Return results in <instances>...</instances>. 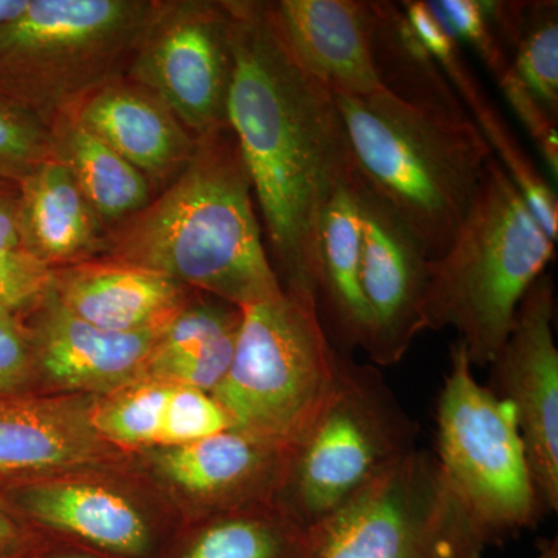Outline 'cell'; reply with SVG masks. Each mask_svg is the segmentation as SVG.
<instances>
[{
	"label": "cell",
	"instance_id": "cell-36",
	"mask_svg": "<svg viewBox=\"0 0 558 558\" xmlns=\"http://www.w3.org/2000/svg\"><path fill=\"white\" fill-rule=\"evenodd\" d=\"M27 7L28 0H0V25L16 20Z\"/></svg>",
	"mask_w": 558,
	"mask_h": 558
},
{
	"label": "cell",
	"instance_id": "cell-1",
	"mask_svg": "<svg viewBox=\"0 0 558 558\" xmlns=\"http://www.w3.org/2000/svg\"><path fill=\"white\" fill-rule=\"evenodd\" d=\"M229 126L240 145L282 289L317 300L323 211L354 171L336 97L296 64L269 2L227 0Z\"/></svg>",
	"mask_w": 558,
	"mask_h": 558
},
{
	"label": "cell",
	"instance_id": "cell-12",
	"mask_svg": "<svg viewBox=\"0 0 558 558\" xmlns=\"http://www.w3.org/2000/svg\"><path fill=\"white\" fill-rule=\"evenodd\" d=\"M354 186L363 227L362 290L369 312L365 352L376 365L391 366L424 330L422 303L432 259L395 209L355 170Z\"/></svg>",
	"mask_w": 558,
	"mask_h": 558
},
{
	"label": "cell",
	"instance_id": "cell-18",
	"mask_svg": "<svg viewBox=\"0 0 558 558\" xmlns=\"http://www.w3.org/2000/svg\"><path fill=\"white\" fill-rule=\"evenodd\" d=\"M51 292L70 314L113 332L163 328L189 301L174 279L105 258L53 270Z\"/></svg>",
	"mask_w": 558,
	"mask_h": 558
},
{
	"label": "cell",
	"instance_id": "cell-13",
	"mask_svg": "<svg viewBox=\"0 0 558 558\" xmlns=\"http://www.w3.org/2000/svg\"><path fill=\"white\" fill-rule=\"evenodd\" d=\"M35 351L38 374L62 388L117 392L140 384L163 328L113 332L70 314L51 289L22 315Z\"/></svg>",
	"mask_w": 558,
	"mask_h": 558
},
{
	"label": "cell",
	"instance_id": "cell-20",
	"mask_svg": "<svg viewBox=\"0 0 558 558\" xmlns=\"http://www.w3.org/2000/svg\"><path fill=\"white\" fill-rule=\"evenodd\" d=\"M407 20L428 53L438 62L451 87L465 106L469 116L475 121L492 153L497 157L509 178L520 190L539 227L550 240L557 242L558 202L556 191L543 179L537 167L532 163L523 148L517 143L512 131L492 106L487 95L481 89L468 62L462 58L461 47L440 25L435 14L424 2L411 3Z\"/></svg>",
	"mask_w": 558,
	"mask_h": 558
},
{
	"label": "cell",
	"instance_id": "cell-6",
	"mask_svg": "<svg viewBox=\"0 0 558 558\" xmlns=\"http://www.w3.org/2000/svg\"><path fill=\"white\" fill-rule=\"evenodd\" d=\"M160 0H28L0 25V97L44 123L123 78Z\"/></svg>",
	"mask_w": 558,
	"mask_h": 558
},
{
	"label": "cell",
	"instance_id": "cell-29",
	"mask_svg": "<svg viewBox=\"0 0 558 558\" xmlns=\"http://www.w3.org/2000/svg\"><path fill=\"white\" fill-rule=\"evenodd\" d=\"M444 28L457 43L468 44L492 75L501 78L510 69L508 53L502 49L481 0H425Z\"/></svg>",
	"mask_w": 558,
	"mask_h": 558
},
{
	"label": "cell",
	"instance_id": "cell-23",
	"mask_svg": "<svg viewBox=\"0 0 558 558\" xmlns=\"http://www.w3.org/2000/svg\"><path fill=\"white\" fill-rule=\"evenodd\" d=\"M319 526L284 501L216 513L194 531L174 558H319Z\"/></svg>",
	"mask_w": 558,
	"mask_h": 558
},
{
	"label": "cell",
	"instance_id": "cell-25",
	"mask_svg": "<svg viewBox=\"0 0 558 558\" xmlns=\"http://www.w3.org/2000/svg\"><path fill=\"white\" fill-rule=\"evenodd\" d=\"M508 53L513 75L550 116L558 117V7L556 0L483 2Z\"/></svg>",
	"mask_w": 558,
	"mask_h": 558
},
{
	"label": "cell",
	"instance_id": "cell-7",
	"mask_svg": "<svg viewBox=\"0 0 558 558\" xmlns=\"http://www.w3.org/2000/svg\"><path fill=\"white\" fill-rule=\"evenodd\" d=\"M472 368L457 341L436 411V458L488 546L534 526L543 513L515 410L480 385Z\"/></svg>",
	"mask_w": 558,
	"mask_h": 558
},
{
	"label": "cell",
	"instance_id": "cell-14",
	"mask_svg": "<svg viewBox=\"0 0 558 558\" xmlns=\"http://www.w3.org/2000/svg\"><path fill=\"white\" fill-rule=\"evenodd\" d=\"M296 450L229 428L208 438L168 447L160 472L213 512L279 501Z\"/></svg>",
	"mask_w": 558,
	"mask_h": 558
},
{
	"label": "cell",
	"instance_id": "cell-38",
	"mask_svg": "<svg viewBox=\"0 0 558 558\" xmlns=\"http://www.w3.org/2000/svg\"><path fill=\"white\" fill-rule=\"evenodd\" d=\"M47 558H95L90 556H84V554H61V556H51Z\"/></svg>",
	"mask_w": 558,
	"mask_h": 558
},
{
	"label": "cell",
	"instance_id": "cell-15",
	"mask_svg": "<svg viewBox=\"0 0 558 558\" xmlns=\"http://www.w3.org/2000/svg\"><path fill=\"white\" fill-rule=\"evenodd\" d=\"M269 9L293 60L333 95L384 89L374 60V2L279 0Z\"/></svg>",
	"mask_w": 558,
	"mask_h": 558
},
{
	"label": "cell",
	"instance_id": "cell-17",
	"mask_svg": "<svg viewBox=\"0 0 558 558\" xmlns=\"http://www.w3.org/2000/svg\"><path fill=\"white\" fill-rule=\"evenodd\" d=\"M73 116L130 161L154 196L193 159L197 138L163 101L126 76L92 94Z\"/></svg>",
	"mask_w": 558,
	"mask_h": 558
},
{
	"label": "cell",
	"instance_id": "cell-24",
	"mask_svg": "<svg viewBox=\"0 0 558 558\" xmlns=\"http://www.w3.org/2000/svg\"><path fill=\"white\" fill-rule=\"evenodd\" d=\"M50 128L58 160L72 172L106 230L131 218L153 201V186L145 175L75 116L62 117Z\"/></svg>",
	"mask_w": 558,
	"mask_h": 558
},
{
	"label": "cell",
	"instance_id": "cell-19",
	"mask_svg": "<svg viewBox=\"0 0 558 558\" xmlns=\"http://www.w3.org/2000/svg\"><path fill=\"white\" fill-rule=\"evenodd\" d=\"M33 523L57 529L120 558L148 556L153 537L138 509L117 492L83 481H32L5 488Z\"/></svg>",
	"mask_w": 558,
	"mask_h": 558
},
{
	"label": "cell",
	"instance_id": "cell-4",
	"mask_svg": "<svg viewBox=\"0 0 558 558\" xmlns=\"http://www.w3.org/2000/svg\"><path fill=\"white\" fill-rule=\"evenodd\" d=\"M556 253L497 157L457 238L429 260L424 330L453 328L472 366L486 368L505 347L521 300Z\"/></svg>",
	"mask_w": 558,
	"mask_h": 558
},
{
	"label": "cell",
	"instance_id": "cell-35",
	"mask_svg": "<svg viewBox=\"0 0 558 558\" xmlns=\"http://www.w3.org/2000/svg\"><path fill=\"white\" fill-rule=\"evenodd\" d=\"M20 247V185L0 183V252Z\"/></svg>",
	"mask_w": 558,
	"mask_h": 558
},
{
	"label": "cell",
	"instance_id": "cell-22",
	"mask_svg": "<svg viewBox=\"0 0 558 558\" xmlns=\"http://www.w3.org/2000/svg\"><path fill=\"white\" fill-rule=\"evenodd\" d=\"M21 247L51 269L100 258L106 229L60 160L20 183Z\"/></svg>",
	"mask_w": 558,
	"mask_h": 558
},
{
	"label": "cell",
	"instance_id": "cell-11",
	"mask_svg": "<svg viewBox=\"0 0 558 558\" xmlns=\"http://www.w3.org/2000/svg\"><path fill=\"white\" fill-rule=\"evenodd\" d=\"M550 275L531 286L492 366V392L513 407L543 515L558 509V349Z\"/></svg>",
	"mask_w": 558,
	"mask_h": 558
},
{
	"label": "cell",
	"instance_id": "cell-37",
	"mask_svg": "<svg viewBox=\"0 0 558 558\" xmlns=\"http://www.w3.org/2000/svg\"><path fill=\"white\" fill-rule=\"evenodd\" d=\"M534 558H558L557 539H554V542L543 543L542 548H539L537 556Z\"/></svg>",
	"mask_w": 558,
	"mask_h": 558
},
{
	"label": "cell",
	"instance_id": "cell-16",
	"mask_svg": "<svg viewBox=\"0 0 558 558\" xmlns=\"http://www.w3.org/2000/svg\"><path fill=\"white\" fill-rule=\"evenodd\" d=\"M94 407L86 399L0 398V486L112 461L116 446L95 429Z\"/></svg>",
	"mask_w": 558,
	"mask_h": 558
},
{
	"label": "cell",
	"instance_id": "cell-9",
	"mask_svg": "<svg viewBox=\"0 0 558 558\" xmlns=\"http://www.w3.org/2000/svg\"><path fill=\"white\" fill-rule=\"evenodd\" d=\"M319 558H483L438 458L417 447L318 524Z\"/></svg>",
	"mask_w": 558,
	"mask_h": 558
},
{
	"label": "cell",
	"instance_id": "cell-8",
	"mask_svg": "<svg viewBox=\"0 0 558 558\" xmlns=\"http://www.w3.org/2000/svg\"><path fill=\"white\" fill-rule=\"evenodd\" d=\"M417 433L379 371L347 355L336 396L296 449L281 501L318 526L416 449Z\"/></svg>",
	"mask_w": 558,
	"mask_h": 558
},
{
	"label": "cell",
	"instance_id": "cell-34",
	"mask_svg": "<svg viewBox=\"0 0 558 558\" xmlns=\"http://www.w3.org/2000/svg\"><path fill=\"white\" fill-rule=\"evenodd\" d=\"M44 539L0 486V558H40Z\"/></svg>",
	"mask_w": 558,
	"mask_h": 558
},
{
	"label": "cell",
	"instance_id": "cell-31",
	"mask_svg": "<svg viewBox=\"0 0 558 558\" xmlns=\"http://www.w3.org/2000/svg\"><path fill=\"white\" fill-rule=\"evenodd\" d=\"M53 284V269L25 248L0 252V311L25 315Z\"/></svg>",
	"mask_w": 558,
	"mask_h": 558
},
{
	"label": "cell",
	"instance_id": "cell-2",
	"mask_svg": "<svg viewBox=\"0 0 558 558\" xmlns=\"http://www.w3.org/2000/svg\"><path fill=\"white\" fill-rule=\"evenodd\" d=\"M230 126L197 138L193 159L145 208L106 230L100 258L174 279L238 307L282 292Z\"/></svg>",
	"mask_w": 558,
	"mask_h": 558
},
{
	"label": "cell",
	"instance_id": "cell-28",
	"mask_svg": "<svg viewBox=\"0 0 558 558\" xmlns=\"http://www.w3.org/2000/svg\"><path fill=\"white\" fill-rule=\"evenodd\" d=\"M58 160L53 132L31 110L0 97V183L20 185L49 161Z\"/></svg>",
	"mask_w": 558,
	"mask_h": 558
},
{
	"label": "cell",
	"instance_id": "cell-5",
	"mask_svg": "<svg viewBox=\"0 0 558 558\" xmlns=\"http://www.w3.org/2000/svg\"><path fill=\"white\" fill-rule=\"evenodd\" d=\"M347 355L317 300L282 289L241 307L229 373L211 395L234 429L296 450L336 396Z\"/></svg>",
	"mask_w": 558,
	"mask_h": 558
},
{
	"label": "cell",
	"instance_id": "cell-33",
	"mask_svg": "<svg viewBox=\"0 0 558 558\" xmlns=\"http://www.w3.org/2000/svg\"><path fill=\"white\" fill-rule=\"evenodd\" d=\"M501 87L510 108L517 113L521 124L526 128L529 135L534 140L535 146L542 154L543 161L549 168L554 182L558 175V132L557 119L550 116L548 110L523 86V83L509 69L505 75L497 81Z\"/></svg>",
	"mask_w": 558,
	"mask_h": 558
},
{
	"label": "cell",
	"instance_id": "cell-26",
	"mask_svg": "<svg viewBox=\"0 0 558 558\" xmlns=\"http://www.w3.org/2000/svg\"><path fill=\"white\" fill-rule=\"evenodd\" d=\"M374 60L381 86L407 100L461 106L438 62L407 21L400 3L374 2Z\"/></svg>",
	"mask_w": 558,
	"mask_h": 558
},
{
	"label": "cell",
	"instance_id": "cell-27",
	"mask_svg": "<svg viewBox=\"0 0 558 558\" xmlns=\"http://www.w3.org/2000/svg\"><path fill=\"white\" fill-rule=\"evenodd\" d=\"M168 392L170 385L148 380L120 389L94 407V427L116 447L160 444Z\"/></svg>",
	"mask_w": 558,
	"mask_h": 558
},
{
	"label": "cell",
	"instance_id": "cell-3",
	"mask_svg": "<svg viewBox=\"0 0 558 558\" xmlns=\"http://www.w3.org/2000/svg\"><path fill=\"white\" fill-rule=\"evenodd\" d=\"M333 97L360 180L438 259L495 157L465 106L407 100L385 87L368 97Z\"/></svg>",
	"mask_w": 558,
	"mask_h": 558
},
{
	"label": "cell",
	"instance_id": "cell-21",
	"mask_svg": "<svg viewBox=\"0 0 558 558\" xmlns=\"http://www.w3.org/2000/svg\"><path fill=\"white\" fill-rule=\"evenodd\" d=\"M363 227L354 171L330 197L318 229L317 306L329 339L365 351L369 312L362 290Z\"/></svg>",
	"mask_w": 558,
	"mask_h": 558
},
{
	"label": "cell",
	"instance_id": "cell-10",
	"mask_svg": "<svg viewBox=\"0 0 558 558\" xmlns=\"http://www.w3.org/2000/svg\"><path fill=\"white\" fill-rule=\"evenodd\" d=\"M124 76L156 94L196 138L229 126V2L160 0Z\"/></svg>",
	"mask_w": 558,
	"mask_h": 558
},
{
	"label": "cell",
	"instance_id": "cell-32",
	"mask_svg": "<svg viewBox=\"0 0 558 558\" xmlns=\"http://www.w3.org/2000/svg\"><path fill=\"white\" fill-rule=\"evenodd\" d=\"M36 376L38 366L24 318L0 311V398L31 395Z\"/></svg>",
	"mask_w": 558,
	"mask_h": 558
},
{
	"label": "cell",
	"instance_id": "cell-30",
	"mask_svg": "<svg viewBox=\"0 0 558 558\" xmlns=\"http://www.w3.org/2000/svg\"><path fill=\"white\" fill-rule=\"evenodd\" d=\"M229 428H233L229 414L213 398L211 392L170 385L160 446H183Z\"/></svg>",
	"mask_w": 558,
	"mask_h": 558
}]
</instances>
